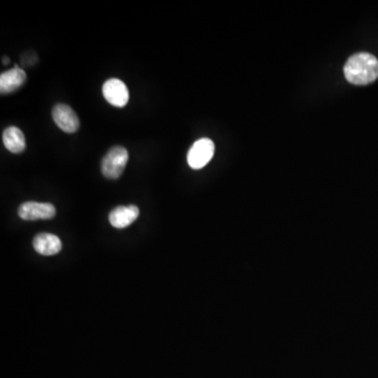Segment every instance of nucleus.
<instances>
[{
    "instance_id": "obj_1",
    "label": "nucleus",
    "mask_w": 378,
    "mask_h": 378,
    "mask_svg": "<svg viewBox=\"0 0 378 378\" xmlns=\"http://www.w3.org/2000/svg\"><path fill=\"white\" fill-rule=\"evenodd\" d=\"M344 72L347 80L352 85H370L378 78V59L369 53H358L348 59Z\"/></svg>"
},
{
    "instance_id": "obj_2",
    "label": "nucleus",
    "mask_w": 378,
    "mask_h": 378,
    "mask_svg": "<svg viewBox=\"0 0 378 378\" xmlns=\"http://www.w3.org/2000/svg\"><path fill=\"white\" fill-rule=\"evenodd\" d=\"M127 161H129V151L124 147H112L101 162L102 175L109 180L119 179L124 171Z\"/></svg>"
},
{
    "instance_id": "obj_3",
    "label": "nucleus",
    "mask_w": 378,
    "mask_h": 378,
    "mask_svg": "<svg viewBox=\"0 0 378 378\" xmlns=\"http://www.w3.org/2000/svg\"><path fill=\"white\" fill-rule=\"evenodd\" d=\"M215 155V143L207 138L198 140L193 143L188 153L189 166L193 169L203 168L210 163Z\"/></svg>"
},
{
    "instance_id": "obj_4",
    "label": "nucleus",
    "mask_w": 378,
    "mask_h": 378,
    "mask_svg": "<svg viewBox=\"0 0 378 378\" xmlns=\"http://www.w3.org/2000/svg\"><path fill=\"white\" fill-rule=\"evenodd\" d=\"M105 100L116 107H124L129 100V92L126 85L117 78L109 79L105 81L102 87Z\"/></svg>"
},
{
    "instance_id": "obj_5",
    "label": "nucleus",
    "mask_w": 378,
    "mask_h": 378,
    "mask_svg": "<svg viewBox=\"0 0 378 378\" xmlns=\"http://www.w3.org/2000/svg\"><path fill=\"white\" fill-rule=\"evenodd\" d=\"M53 120L61 131L68 134L76 133L80 126V121L74 109L67 104H56L53 107Z\"/></svg>"
},
{
    "instance_id": "obj_6",
    "label": "nucleus",
    "mask_w": 378,
    "mask_h": 378,
    "mask_svg": "<svg viewBox=\"0 0 378 378\" xmlns=\"http://www.w3.org/2000/svg\"><path fill=\"white\" fill-rule=\"evenodd\" d=\"M18 215L24 221L50 220L56 215V208L50 203L26 202L19 206Z\"/></svg>"
},
{
    "instance_id": "obj_7",
    "label": "nucleus",
    "mask_w": 378,
    "mask_h": 378,
    "mask_svg": "<svg viewBox=\"0 0 378 378\" xmlns=\"http://www.w3.org/2000/svg\"><path fill=\"white\" fill-rule=\"evenodd\" d=\"M140 210L137 206H118L109 215V223L113 227L122 230L129 227L139 217Z\"/></svg>"
},
{
    "instance_id": "obj_8",
    "label": "nucleus",
    "mask_w": 378,
    "mask_h": 378,
    "mask_svg": "<svg viewBox=\"0 0 378 378\" xmlns=\"http://www.w3.org/2000/svg\"><path fill=\"white\" fill-rule=\"evenodd\" d=\"M26 80V74L18 65L0 75V93L2 94L14 93L23 87Z\"/></svg>"
},
{
    "instance_id": "obj_9",
    "label": "nucleus",
    "mask_w": 378,
    "mask_h": 378,
    "mask_svg": "<svg viewBox=\"0 0 378 378\" xmlns=\"http://www.w3.org/2000/svg\"><path fill=\"white\" fill-rule=\"evenodd\" d=\"M33 246L37 254L45 256H52L60 252L63 243L58 237L52 234H39L33 239Z\"/></svg>"
},
{
    "instance_id": "obj_10",
    "label": "nucleus",
    "mask_w": 378,
    "mask_h": 378,
    "mask_svg": "<svg viewBox=\"0 0 378 378\" xmlns=\"http://www.w3.org/2000/svg\"><path fill=\"white\" fill-rule=\"evenodd\" d=\"M2 141L8 151L13 153H21L26 148V138L23 131L16 126L4 129Z\"/></svg>"
},
{
    "instance_id": "obj_11",
    "label": "nucleus",
    "mask_w": 378,
    "mask_h": 378,
    "mask_svg": "<svg viewBox=\"0 0 378 378\" xmlns=\"http://www.w3.org/2000/svg\"><path fill=\"white\" fill-rule=\"evenodd\" d=\"M2 61H4V65H8L9 58H4V59H2Z\"/></svg>"
}]
</instances>
